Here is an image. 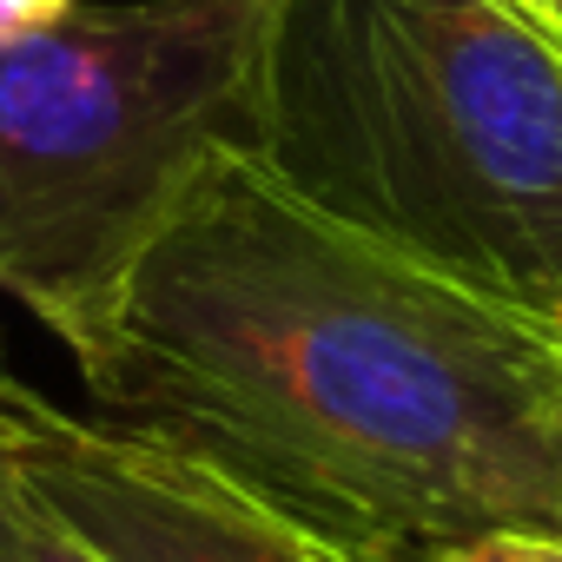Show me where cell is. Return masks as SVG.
I'll return each instance as SVG.
<instances>
[{
	"label": "cell",
	"instance_id": "obj_1",
	"mask_svg": "<svg viewBox=\"0 0 562 562\" xmlns=\"http://www.w3.org/2000/svg\"><path fill=\"white\" fill-rule=\"evenodd\" d=\"M80 384L384 562L562 536V331L305 205L251 146L146 245Z\"/></svg>",
	"mask_w": 562,
	"mask_h": 562
},
{
	"label": "cell",
	"instance_id": "obj_2",
	"mask_svg": "<svg viewBox=\"0 0 562 562\" xmlns=\"http://www.w3.org/2000/svg\"><path fill=\"white\" fill-rule=\"evenodd\" d=\"M251 153L305 205L562 325V41L516 0H278Z\"/></svg>",
	"mask_w": 562,
	"mask_h": 562
},
{
	"label": "cell",
	"instance_id": "obj_3",
	"mask_svg": "<svg viewBox=\"0 0 562 562\" xmlns=\"http://www.w3.org/2000/svg\"><path fill=\"white\" fill-rule=\"evenodd\" d=\"M278 0L80 8L0 41V299L87 364L199 172L251 146Z\"/></svg>",
	"mask_w": 562,
	"mask_h": 562
},
{
	"label": "cell",
	"instance_id": "obj_4",
	"mask_svg": "<svg viewBox=\"0 0 562 562\" xmlns=\"http://www.w3.org/2000/svg\"><path fill=\"white\" fill-rule=\"evenodd\" d=\"M0 463L106 562H384L159 437L41 397L8 364H0Z\"/></svg>",
	"mask_w": 562,
	"mask_h": 562
},
{
	"label": "cell",
	"instance_id": "obj_5",
	"mask_svg": "<svg viewBox=\"0 0 562 562\" xmlns=\"http://www.w3.org/2000/svg\"><path fill=\"white\" fill-rule=\"evenodd\" d=\"M0 562H106L87 536H74L8 463H0Z\"/></svg>",
	"mask_w": 562,
	"mask_h": 562
},
{
	"label": "cell",
	"instance_id": "obj_6",
	"mask_svg": "<svg viewBox=\"0 0 562 562\" xmlns=\"http://www.w3.org/2000/svg\"><path fill=\"white\" fill-rule=\"evenodd\" d=\"M424 562H562V536H476Z\"/></svg>",
	"mask_w": 562,
	"mask_h": 562
},
{
	"label": "cell",
	"instance_id": "obj_7",
	"mask_svg": "<svg viewBox=\"0 0 562 562\" xmlns=\"http://www.w3.org/2000/svg\"><path fill=\"white\" fill-rule=\"evenodd\" d=\"M93 8V0H0V41H21V34H41L67 14Z\"/></svg>",
	"mask_w": 562,
	"mask_h": 562
},
{
	"label": "cell",
	"instance_id": "obj_8",
	"mask_svg": "<svg viewBox=\"0 0 562 562\" xmlns=\"http://www.w3.org/2000/svg\"><path fill=\"white\" fill-rule=\"evenodd\" d=\"M516 8H522L536 27H549V34L562 41V0H516Z\"/></svg>",
	"mask_w": 562,
	"mask_h": 562
}]
</instances>
